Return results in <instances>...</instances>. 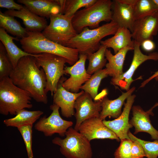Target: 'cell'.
Returning <instances> with one entry per match:
<instances>
[{"instance_id":"obj_1","label":"cell","mask_w":158,"mask_h":158,"mask_svg":"<svg viewBox=\"0 0 158 158\" xmlns=\"http://www.w3.org/2000/svg\"><path fill=\"white\" fill-rule=\"evenodd\" d=\"M9 77L14 85L28 92L36 102L47 103L46 75L43 69L37 66L35 57L21 58Z\"/></svg>"},{"instance_id":"obj_2","label":"cell","mask_w":158,"mask_h":158,"mask_svg":"<svg viewBox=\"0 0 158 158\" xmlns=\"http://www.w3.org/2000/svg\"><path fill=\"white\" fill-rule=\"evenodd\" d=\"M21 47L25 52L38 55L47 53L64 58L66 63L74 65L78 60V50L65 46L47 39L40 32L28 31L27 37L20 39Z\"/></svg>"},{"instance_id":"obj_3","label":"cell","mask_w":158,"mask_h":158,"mask_svg":"<svg viewBox=\"0 0 158 158\" xmlns=\"http://www.w3.org/2000/svg\"><path fill=\"white\" fill-rule=\"evenodd\" d=\"M118 27L116 23L111 21L95 29L85 28L69 41L66 46L77 49L79 54L87 55L97 51L102 40L108 35H114Z\"/></svg>"},{"instance_id":"obj_4","label":"cell","mask_w":158,"mask_h":158,"mask_svg":"<svg viewBox=\"0 0 158 158\" xmlns=\"http://www.w3.org/2000/svg\"><path fill=\"white\" fill-rule=\"evenodd\" d=\"M32 97L27 92L14 85L9 76L0 80V113L16 115L20 110L32 107Z\"/></svg>"},{"instance_id":"obj_5","label":"cell","mask_w":158,"mask_h":158,"mask_svg":"<svg viewBox=\"0 0 158 158\" xmlns=\"http://www.w3.org/2000/svg\"><path fill=\"white\" fill-rule=\"evenodd\" d=\"M112 4L110 0H97L92 5L78 11L72 20L77 33H79L86 27L90 29L97 28L102 21H111Z\"/></svg>"},{"instance_id":"obj_6","label":"cell","mask_w":158,"mask_h":158,"mask_svg":"<svg viewBox=\"0 0 158 158\" xmlns=\"http://www.w3.org/2000/svg\"><path fill=\"white\" fill-rule=\"evenodd\" d=\"M62 139L55 137L52 143L60 147L61 153L67 158H92V152L90 141L74 128L70 127Z\"/></svg>"},{"instance_id":"obj_7","label":"cell","mask_w":158,"mask_h":158,"mask_svg":"<svg viewBox=\"0 0 158 158\" xmlns=\"http://www.w3.org/2000/svg\"><path fill=\"white\" fill-rule=\"evenodd\" d=\"M35 59L37 66L42 68L46 75L45 92L46 93L51 92L52 96L56 91L59 80L65 74L64 66L66 60L61 56L47 53L39 54Z\"/></svg>"},{"instance_id":"obj_8","label":"cell","mask_w":158,"mask_h":158,"mask_svg":"<svg viewBox=\"0 0 158 158\" xmlns=\"http://www.w3.org/2000/svg\"><path fill=\"white\" fill-rule=\"evenodd\" d=\"M73 16L60 13L51 15L49 24L42 33L49 40L66 46L68 42L78 34L72 24Z\"/></svg>"},{"instance_id":"obj_9","label":"cell","mask_w":158,"mask_h":158,"mask_svg":"<svg viewBox=\"0 0 158 158\" xmlns=\"http://www.w3.org/2000/svg\"><path fill=\"white\" fill-rule=\"evenodd\" d=\"M52 111L50 115L47 117L44 116L40 118L35 125V129L42 132L46 136H50L57 133L61 137L65 133L73 123L62 119L60 116L59 109L60 107L53 104L50 107Z\"/></svg>"},{"instance_id":"obj_10","label":"cell","mask_w":158,"mask_h":158,"mask_svg":"<svg viewBox=\"0 0 158 158\" xmlns=\"http://www.w3.org/2000/svg\"><path fill=\"white\" fill-rule=\"evenodd\" d=\"M140 44L134 41L133 56L129 68L118 78H112L111 82L112 84L119 86L121 89L126 91L128 90L131 84L134 81L132 76L138 67L147 60H158V52L151 53L148 55L144 54L140 49Z\"/></svg>"},{"instance_id":"obj_11","label":"cell","mask_w":158,"mask_h":158,"mask_svg":"<svg viewBox=\"0 0 158 158\" xmlns=\"http://www.w3.org/2000/svg\"><path fill=\"white\" fill-rule=\"evenodd\" d=\"M102 99L93 101L91 95L84 91L77 98L74 105L76 110L74 115L76 121L74 128L75 130L78 131L79 128L85 121L92 118H99L102 110Z\"/></svg>"},{"instance_id":"obj_12","label":"cell","mask_w":158,"mask_h":158,"mask_svg":"<svg viewBox=\"0 0 158 158\" xmlns=\"http://www.w3.org/2000/svg\"><path fill=\"white\" fill-rule=\"evenodd\" d=\"M87 59V55L79 54L78 60L74 65L64 68L65 74L70 75V77L62 83L65 89L72 93H78L83 84L90 77L91 75L88 74L85 69Z\"/></svg>"},{"instance_id":"obj_13","label":"cell","mask_w":158,"mask_h":158,"mask_svg":"<svg viewBox=\"0 0 158 158\" xmlns=\"http://www.w3.org/2000/svg\"><path fill=\"white\" fill-rule=\"evenodd\" d=\"M158 32V11L135 21L131 32L133 40L141 44L144 40L152 39Z\"/></svg>"},{"instance_id":"obj_14","label":"cell","mask_w":158,"mask_h":158,"mask_svg":"<svg viewBox=\"0 0 158 158\" xmlns=\"http://www.w3.org/2000/svg\"><path fill=\"white\" fill-rule=\"evenodd\" d=\"M99 118H92L84 121L78 131L90 141L94 139H115L119 138L112 130L106 127Z\"/></svg>"},{"instance_id":"obj_15","label":"cell","mask_w":158,"mask_h":158,"mask_svg":"<svg viewBox=\"0 0 158 158\" xmlns=\"http://www.w3.org/2000/svg\"><path fill=\"white\" fill-rule=\"evenodd\" d=\"M66 79L63 77L60 79L56 91L53 95V104L61 108L62 115L66 118H69L74 115L75 102L84 91L82 90L79 92L74 93L67 90L62 85L63 83Z\"/></svg>"},{"instance_id":"obj_16","label":"cell","mask_w":158,"mask_h":158,"mask_svg":"<svg viewBox=\"0 0 158 158\" xmlns=\"http://www.w3.org/2000/svg\"><path fill=\"white\" fill-rule=\"evenodd\" d=\"M136 96L131 95L126 99L123 111L117 118L112 121L103 120V124L112 130L121 140L130 139L128 136L129 129L133 126L129 121V116Z\"/></svg>"},{"instance_id":"obj_17","label":"cell","mask_w":158,"mask_h":158,"mask_svg":"<svg viewBox=\"0 0 158 158\" xmlns=\"http://www.w3.org/2000/svg\"><path fill=\"white\" fill-rule=\"evenodd\" d=\"M112 20L119 27L131 32L135 21L132 5L129 0H114L112 6Z\"/></svg>"},{"instance_id":"obj_18","label":"cell","mask_w":158,"mask_h":158,"mask_svg":"<svg viewBox=\"0 0 158 158\" xmlns=\"http://www.w3.org/2000/svg\"><path fill=\"white\" fill-rule=\"evenodd\" d=\"M153 109L151 108L145 111L139 106H134L132 108L133 117L130 123L135 128L134 134L141 132L149 134L152 139L158 140V131L152 126L151 123L149 116L154 115Z\"/></svg>"},{"instance_id":"obj_19","label":"cell","mask_w":158,"mask_h":158,"mask_svg":"<svg viewBox=\"0 0 158 158\" xmlns=\"http://www.w3.org/2000/svg\"><path fill=\"white\" fill-rule=\"evenodd\" d=\"M4 13L21 19L25 28L29 31L41 32L48 25L45 18L37 15L25 6L20 10H8Z\"/></svg>"},{"instance_id":"obj_20","label":"cell","mask_w":158,"mask_h":158,"mask_svg":"<svg viewBox=\"0 0 158 158\" xmlns=\"http://www.w3.org/2000/svg\"><path fill=\"white\" fill-rule=\"evenodd\" d=\"M17 2L37 15L47 19L51 14L60 13L59 0H18Z\"/></svg>"},{"instance_id":"obj_21","label":"cell","mask_w":158,"mask_h":158,"mask_svg":"<svg viewBox=\"0 0 158 158\" xmlns=\"http://www.w3.org/2000/svg\"><path fill=\"white\" fill-rule=\"evenodd\" d=\"M135 89V87H132L114 100L109 99L107 95L104 96L102 100V110L99 118L103 121L107 116L113 118L118 117L122 113L121 108L125 100L132 95Z\"/></svg>"},{"instance_id":"obj_22","label":"cell","mask_w":158,"mask_h":158,"mask_svg":"<svg viewBox=\"0 0 158 158\" xmlns=\"http://www.w3.org/2000/svg\"><path fill=\"white\" fill-rule=\"evenodd\" d=\"M133 49V47H127L113 55L110 50L106 49L105 56L108 63L105 66L109 75L112 76V78H116L123 73V66L126 55L128 51Z\"/></svg>"},{"instance_id":"obj_23","label":"cell","mask_w":158,"mask_h":158,"mask_svg":"<svg viewBox=\"0 0 158 158\" xmlns=\"http://www.w3.org/2000/svg\"><path fill=\"white\" fill-rule=\"evenodd\" d=\"M131 31L128 29L119 27L114 36L104 40L100 44L106 46L107 48L113 49L115 54L119 50L127 47H134V41L132 39Z\"/></svg>"},{"instance_id":"obj_24","label":"cell","mask_w":158,"mask_h":158,"mask_svg":"<svg viewBox=\"0 0 158 158\" xmlns=\"http://www.w3.org/2000/svg\"><path fill=\"white\" fill-rule=\"evenodd\" d=\"M0 40L5 47L14 68L22 57L29 56L36 57L39 55V54H29L20 49L13 41V40L18 41V38L11 36L5 30L1 28H0Z\"/></svg>"},{"instance_id":"obj_25","label":"cell","mask_w":158,"mask_h":158,"mask_svg":"<svg viewBox=\"0 0 158 158\" xmlns=\"http://www.w3.org/2000/svg\"><path fill=\"white\" fill-rule=\"evenodd\" d=\"M43 114L40 110L29 111L24 109L19 111L14 117L4 120L3 123L7 126L17 128L25 125H33Z\"/></svg>"},{"instance_id":"obj_26","label":"cell","mask_w":158,"mask_h":158,"mask_svg":"<svg viewBox=\"0 0 158 158\" xmlns=\"http://www.w3.org/2000/svg\"><path fill=\"white\" fill-rule=\"evenodd\" d=\"M109 75L106 68L98 71L92 75L83 85L80 89L89 94L94 101H98L103 97L104 92L102 91L98 95L99 87L102 80Z\"/></svg>"},{"instance_id":"obj_27","label":"cell","mask_w":158,"mask_h":158,"mask_svg":"<svg viewBox=\"0 0 158 158\" xmlns=\"http://www.w3.org/2000/svg\"><path fill=\"white\" fill-rule=\"evenodd\" d=\"M15 17L5 14L0 11V27L7 32L20 39L26 37L28 32L23 27Z\"/></svg>"},{"instance_id":"obj_28","label":"cell","mask_w":158,"mask_h":158,"mask_svg":"<svg viewBox=\"0 0 158 158\" xmlns=\"http://www.w3.org/2000/svg\"><path fill=\"white\" fill-rule=\"evenodd\" d=\"M107 47L101 45L99 49L96 52L87 55V59L89 63L87 72L90 75L93 74L96 72L102 70L106 66L107 59L105 53Z\"/></svg>"},{"instance_id":"obj_29","label":"cell","mask_w":158,"mask_h":158,"mask_svg":"<svg viewBox=\"0 0 158 158\" xmlns=\"http://www.w3.org/2000/svg\"><path fill=\"white\" fill-rule=\"evenodd\" d=\"M60 6V14L67 16H73L78 10L88 7L97 0H59Z\"/></svg>"},{"instance_id":"obj_30","label":"cell","mask_w":158,"mask_h":158,"mask_svg":"<svg viewBox=\"0 0 158 158\" xmlns=\"http://www.w3.org/2000/svg\"><path fill=\"white\" fill-rule=\"evenodd\" d=\"M133 7L135 20L158 11V7L153 0H134Z\"/></svg>"},{"instance_id":"obj_31","label":"cell","mask_w":158,"mask_h":158,"mask_svg":"<svg viewBox=\"0 0 158 158\" xmlns=\"http://www.w3.org/2000/svg\"><path fill=\"white\" fill-rule=\"evenodd\" d=\"M14 69L5 47L0 42V80L9 76Z\"/></svg>"},{"instance_id":"obj_32","label":"cell","mask_w":158,"mask_h":158,"mask_svg":"<svg viewBox=\"0 0 158 158\" xmlns=\"http://www.w3.org/2000/svg\"><path fill=\"white\" fill-rule=\"evenodd\" d=\"M128 135L130 140H136L142 145L145 157L147 158H157L158 157V140H155L153 142L145 141L138 138L130 131Z\"/></svg>"},{"instance_id":"obj_33","label":"cell","mask_w":158,"mask_h":158,"mask_svg":"<svg viewBox=\"0 0 158 158\" xmlns=\"http://www.w3.org/2000/svg\"><path fill=\"white\" fill-rule=\"evenodd\" d=\"M33 125H26L18 128L25 144L28 158H33L32 150Z\"/></svg>"},{"instance_id":"obj_34","label":"cell","mask_w":158,"mask_h":158,"mask_svg":"<svg viewBox=\"0 0 158 158\" xmlns=\"http://www.w3.org/2000/svg\"><path fill=\"white\" fill-rule=\"evenodd\" d=\"M132 142L130 139L121 140L120 145L114 153V158H132L131 153Z\"/></svg>"},{"instance_id":"obj_35","label":"cell","mask_w":158,"mask_h":158,"mask_svg":"<svg viewBox=\"0 0 158 158\" xmlns=\"http://www.w3.org/2000/svg\"><path fill=\"white\" fill-rule=\"evenodd\" d=\"M132 140L133 141L131 148L132 158H143L145 157L144 151L142 145L136 140Z\"/></svg>"},{"instance_id":"obj_36","label":"cell","mask_w":158,"mask_h":158,"mask_svg":"<svg viewBox=\"0 0 158 158\" xmlns=\"http://www.w3.org/2000/svg\"><path fill=\"white\" fill-rule=\"evenodd\" d=\"M24 6L16 3L13 0H0V7L8 10H21Z\"/></svg>"},{"instance_id":"obj_37","label":"cell","mask_w":158,"mask_h":158,"mask_svg":"<svg viewBox=\"0 0 158 158\" xmlns=\"http://www.w3.org/2000/svg\"><path fill=\"white\" fill-rule=\"evenodd\" d=\"M141 46L144 50L147 51H151L155 47V43L151 40H144L141 43Z\"/></svg>"},{"instance_id":"obj_38","label":"cell","mask_w":158,"mask_h":158,"mask_svg":"<svg viewBox=\"0 0 158 158\" xmlns=\"http://www.w3.org/2000/svg\"><path fill=\"white\" fill-rule=\"evenodd\" d=\"M158 76V71L155 72L154 73L148 78L144 80L141 84L140 87H144L145 85L147 84L151 80L155 78V77Z\"/></svg>"},{"instance_id":"obj_39","label":"cell","mask_w":158,"mask_h":158,"mask_svg":"<svg viewBox=\"0 0 158 158\" xmlns=\"http://www.w3.org/2000/svg\"><path fill=\"white\" fill-rule=\"evenodd\" d=\"M155 79L157 80L158 81V76L156 77L155 78ZM158 106V102L156 103L154 105V106L151 108L152 109H153L155 107H156Z\"/></svg>"},{"instance_id":"obj_40","label":"cell","mask_w":158,"mask_h":158,"mask_svg":"<svg viewBox=\"0 0 158 158\" xmlns=\"http://www.w3.org/2000/svg\"><path fill=\"white\" fill-rule=\"evenodd\" d=\"M154 2L158 7V0H153Z\"/></svg>"}]
</instances>
